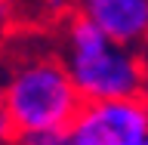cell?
Masks as SVG:
<instances>
[{
	"label": "cell",
	"mask_w": 148,
	"mask_h": 145,
	"mask_svg": "<svg viewBox=\"0 0 148 145\" xmlns=\"http://www.w3.org/2000/svg\"><path fill=\"white\" fill-rule=\"evenodd\" d=\"M65 68L83 102L145 96L148 71L136 46L111 43L90 16H74L65 31Z\"/></svg>",
	"instance_id": "6da1fadb"
},
{
	"label": "cell",
	"mask_w": 148,
	"mask_h": 145,
	"mask_svg": "<svg viewBox=\"0 0 148 145\" xmlns=\"http://www.w3.org/2000/svg\"><path fill=\"white\" fill-rule=\"evenodd\" d=\"M0 90L9 133L18 142L43 130L71 127L77 108L83 105V96L77 93L65 62L49 56L16 65Z\"/></svg>",
	"instance_id": "7a4b0ae2"
},
{
	"label": "cell",
	"mask_w": 148,
	"mask_h": 145,
	"mask_svg": "<svg viewBox=\"0 0 148 145\" xmlns=\"http://www.w3.org/2000/svg\"><path fill=\"white\" fill-rule=\"evenodd\" d=\"M74 145H130L148 136V111L142 96L83 102L71 120Z\"/></svg>",
	"instance_id": "3957f363"
},
{
	"label": "cell",
	"mask_w": 148,
	"mask_h": 145,
	"mask_svg": "<svg viewBox=\"0 0 148 145\" xmlns=\"http://www.w3.org/2000/svg\"><path fill=\"white\" fill-rule=\"evenodd\" d=\"M80 9L111 43L139 46L148 40V0H80Z\"/></svg>",
	"instance_id": "277c9868"
},
{
	"label": "cell",
	"mask_w": 148,
	"mask_h": 145,
	"mask_svg": "<svg viewBox=\"0 0 148 145\" xmlns=\"http://www.w3.org/2000/svg\"><path fill=\"white\" fill-rule=\"evenodd\" d=\"M25 145H74L71 127H56V130H43V133H34V136L22 139Z\"/></svg>",
	"instance_id": "5b68a950"
},
{
	"label": "cell",
	"mask_w": 148,
	"mask_h": 145,
	"mask_svg": "<svg viewBox=\"0 0 148 145\" xmlns=\"http://www.w3.org/2000/svg\"><path fill=\"white\" fill-rule=\"evenodd\" d=\"M6 139H12V133H9L6 114H3V90H0V142H6Z\"/></svg>",
	"instance_id": "8992f818"
},
{
	"label": "cell",
	"mask_w": 148,
	"mask_h": 145,
	"mask_svg": "<svg viewBox=\"0 0 148 145\" xmlns=\"http://www.w3.org/2000/svg\"><path fill=\"white\" fill-rule=\"evenodd\" d=\"M130 145H148V136H145V139H139V142H130Z\"/></svg>",
	"instance_id": "52a82bcc"
},
{
	"label": "cell",
	"mask_w": 148,
	"mask_h": 145,
	"mask_svg": "<svg viewBox=\"0 0 148 145\" xmlns=\"http://www.w3.org/2000/svg\"><path fill=\"white\" fill-rule=\"evenodd\" d=\"M142 99H145V111H148V90H145V96H142Z\"/></svg>",
	"instance_id": "ba28073f"
},
{
	"label": "cell",
	"mask_w": 148,
	"mask_h": 145,
	"mask_svg": "<svg viewBox=\"0 0 148 145\" xmlns=\"http://www.w3.org/2000/svg\"><path fill=\"white\" fill-rule=\"evenodd\" d=\"M22 145H25V142H22Z\"/></svg>",
	"instance_id": "9c48e42d"
}]
</instances>
